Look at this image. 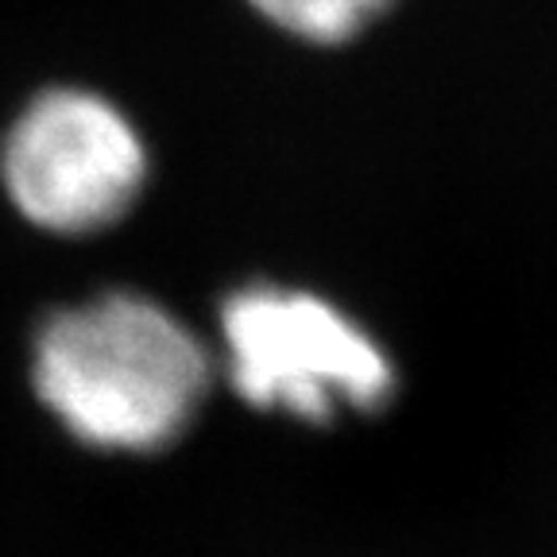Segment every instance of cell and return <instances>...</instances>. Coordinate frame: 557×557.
I'll use <instances>...</instances> for the list:
<instances>
[{
  "label": "cell",
  "mask_w": 557,
  "mask_h": 557,
  "mask_svg": "<svg viewBox=\"0 0 557 557\" xmlns=\"http://www.w3.org/2000/svg\"><path fill=\"white\" fill-rule=\"evenodd\" d=\"M213 357L190 325L139 290L62 306L32 341V387L59 426L101 453H159L190 430Z\"/></svg>",
  "instance_id": "1"
},
{
  "label": "cell",
  "mask_w": 557,
  "mask_h": 557,
  "mask_svg": "<svg viewBox=\"0 0 557 557\" xmlns=\"http://www.w3.org/2000/svg\"><path fill=\"white\" fill-rule=\"evenodd\" d=\"M225 375L244 403L302 422H333L341 410H380L395 392V368L375 337L310 290L248 283L221 302Z\"/></svg>",
  "instance_id": "2"
},
{
  "label": "cell",
  "mask_w": 557,
  "mask_h": 557,
  "mask_svg": "<svg viewBox=\"0 0 557 557\" xmlns=\"http://www.w3.org/2000/svg\"><path fill=\"white\" fill-rule=\"evenodd\" d=\"M151 151L113 97L47 86L24 101L0 139V186L27 225L94 236L132 213L148 190Z\"/></svg>",
  "instance_id": "3"
},
{
  "label": "cell",
  "mask_w": 557,
  "mask_h": 557,
  "mask_svg": "<svg viewBox=\"0 0 557 557\" xmlns=\"http://www.w3.org/2000/svg\"><path fill=\"white\" fill-rule=\"evenodd\" d=\"M278 35L306 47H348L399 9V0H244Z\"/></svg>",
  "instance_id": "4"
}]
</instances>
